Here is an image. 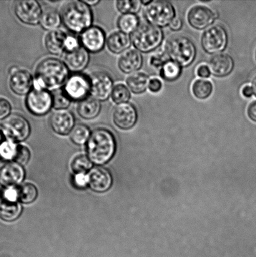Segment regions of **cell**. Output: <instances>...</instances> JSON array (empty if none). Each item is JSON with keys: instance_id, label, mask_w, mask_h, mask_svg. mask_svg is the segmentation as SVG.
Returning <instances> with one entry per match:
<instances>
[{"instance_id": "obj_16", "label": "cell", "mask_w": 256, "mask_h": 257, "mask_svg": "<svg viewBox=\"0 0 256 257\" xmlns=\"http://www.w3.org/2000/svg\"><path fill=\"white\" fill-rule=\"evenodd\" d=\"M34 77L26 69H18L10 75L9 87L14 94L25 96L34 89Z\"/></svg>"}, {"instance_id": "obj_26", "label": "cell", "mask_w": 256, "mask_h": 257, "mask_svg": "<svg viewBox=\"0 0 256 257\" xmlns=\"http://www.w3.org/2000/svg\"><path fill=\"white\" fill-rule=\"evenodd\" d=\"M149 81V75L143 72H135L127 77L126 84L130 91L139 95L147 91Z\"/></svg>"}, {"instance_id": "obj_18", "label": "cell", "mask_w": 256, "mask_h": 257, "mask_svg": "<svg viewBox=\"0 0 256 257\" xmlns=\"http://www.w3.org/2000/svg\"><path fill=\"white\" fill-rule=\"evenodd\" d=\"M50 126L59 135H67L75 126V118L69 110H59L54 113L49 119Z\"/></svg>"}, {"instance_id": "obj_20", "label": "cell", "mask_w": 256, "mask_h": 257, "mask_svg": "<svg viewBox=\"0 0 256 257\" xmlns=\"http://www.w3.org/2000/svg\"><path fill=\"white\" fill-rule=\"evenodd\" d=\"M88 184L95 192L103 193L111 187L112 178L109 171L104 168L92 169L87 175Z\"/></svg>"}, {"instance_id": "obj_10", "label": "cell", "mask_w": 256, "mask_h": 257, "mask_svg": "<svg viewBox=\"0 0 256 257\" xmlns=\"http://www.w3.org/2000/svg\"><path fill=\"white\" fill-rule=\"evenodd\" d=\"M1 130L5 137L12 142H21L29 137L31 127L26 118L22 115L14 114L5 119L1 124Z\"/></svg>"}, {"instance_id": "obj_1", "label": "cell", "mask_w": 256, "mask_h": 257, "mask_svg": "<svg viewBox=\"0 0 256 257\" xmlns=\"http://www.w3.org/2000/svg\"><path fill=\"white\" fill-rule=\"evenodd\" d=\"M70 75L64 61L57 58H46L39 63L35 69L34 88L54 92L64 87Z\"/></svg>"}, {"instance_id": "obj_34", "label": "cell", "mask_w": 256, "mask_h": 257, "mask_svg": "<svg viewBox=\"0 0 256 257\" xmlns=\"http://www.w3.org/2000/svg\"><path fill=\"white\" fill-rule=\"evenodd\" d=\"M37 195V188L32 184H25L17 190L18 198L23 203L29 204L34 202Z\"/></svg>"}, {"instance_id": "obj_49", "label": "cell", "mask_w": 256, "mask_h": 257, "mask_svg": "<svg viewBox=\"0 0 256 257\" xmlns=\"http://www.w3.org/2000/svg\"><path fill=\"white\" fill-rule=\"evenodd\" d=\"M84 2L89 7L95 6L100 3L99 0H84Z\"/></svg>"}, {"instance_id": "obj_22", "label": "cell", "mask_w": 256, "mask_h": 257, "mask_svg": "<svg viewBox=\"0 0 256 257\" xmlns=\"http://www.w3.org/2000/svg\"><path fill=\"white\" fill-rule=\"evenodd\" d=\"M90 59L89 52L81 46L74 51L65 53L64 62L73 73H80L86 69Z\"/></svg>"}, {"instance_id": "obj_4", "label": "cell", "mask_w": 256, "mask_h": 257, "mask_svg": "<svg viewBox=\"0 0 256 257\" xmlns=\"http://www.w3.org/2000/svg\"><path fill=\"white\" fill-rule=\"evenodd\" d=\"M168 59L177 63L182 67H188L195 61L197 47L194 42L185 36H178L168 40L165 47Z\"/></svg>"}, {"instance_id": "obj_42", "label": "cell", "mask_w": 256, "mask_h": 257, "mask_svg": "<svg viewBox=\"0 0 256 257\" xmlns=\"http://www.w3.org/2000/svg\"><path fill=\"white\" fill-rule=\"evenodd\" d=\"M165 55L156 54L152 55L150 59V65L155 68H161L162 65L169 60L167 58V55Z\"/></svg>"}, {"instance_id": "obj_48", "label": "cell", "mask_w": 256, "mask_h": 257, "mask_svg": "<svg viewBox=\"0 0 256 257\" xmlns=\"http://www.w3.org/2000/svg\"><path fill=\"white\" fill-rule=\"evenodd\" d=\"M242 94L245 98H251L254 94L251 85H245L242 89Z\"/></svg>"}, {"instance_id": "obj_40", "label": "cell", "mask_w": 256, "mask_h": 257, "mask_svg": "<svg viewBox=\"0 0 256 257\" xmlns=\"http://www.w3.org/2000/svg\"><path fill=\"white\" fill-rule=\"evenodd\" d=\"M12 105L9 100L0 97V120L6 119L11 114Z\"/></svg>"}, {"instance_id": "obj_29", "label": "cell", "mask_w": 256, "mask_h": 257, "mask_svg": "<svg viewBox=\"0 0 256 257\" xmlns=\"http://www.w3.org/2000/svg\"><path fill=\"white\" fill-rule=\"evenodd\" d=\"M22 213V206L16 201L5 200L0 204V218L5 221L17 220Z\"/></svg>"}, {"instance_id": "obj_47", "label": "cell", "mask_w": 256, "mask_h": 257, "mask_svg": "<svg viewBox=\"0 0 256 257\" xmlns=\"http://www.w3.org/2000/svg\"><path fill=\"white\" fill-rule=\"evenodd\" d=\"M247 115L252 121L256 122V100L250 103L248 107Z\"/></svg>"}, {"instance_id": "obj_30", "label": "cell", "mask_w": 256, "mask_h": 257, "mask_svg": "<svg viewBox=\"0 0 256 257\" xmlns=\"http://www.w3.org/2000/svg\"><path fill=\"white\" fill-rule=\"evenodd\" d=\"M214 91L212 83L209 80L197 79L193 83L192 92L195 98L199 100H205L211 96Z\"/></svg>"}, {"instance_id": "obj_45", "label": "cell", "mask_w": 256, "mask_h": 257, "mask_svg": "<svg viewBox=\"0 0 256 257\" xmlns=\"http://www.w3.org/2000/svg\"><path fill=\"white\" fill-rule=\"evenodd\" d=\"M75 185L80 188H84L88 184L87 175H84V174H77L74 178Z\"/></svg>"}, {"instance_id": "obj_2", "label": "cell", "mask_w": 256, "mask_h": 257, "mask_svg": "<svg viewBox=\"0 0 256 257\" xmlns=\"http://www.w3.org/2000/svg\"><path fill=\"white\" fill-rule=\"evenodd\" d=\"M87 143L89 158L98 165H104L111 160L116 150L114 135L105 128L93 131Z\"/></svg>"}, {"instance_id": "obj_9", "label": "cell", "mask_w": 256, "mask_h": 257, "mask_svg": "<svg viewBox=\"0 0 256 257\" xmlns=\"http://www.w3.org/2000/svg\"><path fill=\"white\" fill-rule=\"evenodd\" d=\"M25 103L30 114L37 117L44 116L53 108L52 92L34 88L27 95Z\"/></svg>"}, {"instance_id": "obj_39", "label": "cell", "mask_w": 256, "mask_h": 257, "mask_svg": "<svg viewBox=\"0 0 256 257\" xmlns=\"http://www.w3.org/2000/svg\"><path fill=\"white\" fill-rule=\"evenodd\" d=\"M30 157V153L26 146L17 145L16 154L14 160L20 165H25L28 163Z\"/></svg>"}, {"instance_id": "obj_38", "label": "cell", "mask_w": 256, "mask_h": 257, "mask_svg": "<svg viewBox=\"0 0 256 257\" xmlns=\"http://www.w3.org/2000/svg\"><path fill=\"white\" fill-rule=\"evenodd\" d=\"M17 145L11 141H5L0 145V157L4 160H14Z\"/></svg>"}, {"instance_id": "obj_41", "label": "cell", "mask_w": 256, "mask_h": 257, "mask_svg": "<svg viewBox=\"0 0 256 257\" xmlns=\"http://www.w3.org/2000/svg\"><path fill=\"white\" fill-rule=\"evenodd\" d=\"M80 45L79 39L74 35H68L66 41L65 45V52L69 53L74 51V50L79 49Z\"/></svg>"}, {"instance_id": "obj_46", "label": "cell", "mask_w": 256, "mask_h": 257, "mask_svg": "<svg viewBox=\"0 0 256 257\" xmlns=\"http://www.w3.org/2000/svg\"><path fill=\"white\" fill-rule=\"evenodd\" d=\"M182 27L183 22L180 18H175L169 25L170 30L174 32L180 31L182 29Z\"/></svg>"}, {"instance_id": "obj_50", "label": "cell", "mask_w": 256, "mask_h": 257, "mask_svg": "<svg viewBox=\"0 0 256 257\" xmlns=\"http://www.w3.org/2000/svg\"><path fill=\"white\" fill-rule=\"evenodd\" d=\"M251 87L252 88L253 92H254V94L255 96H256V76L252 80Z\"/></svg>"}, {"instance_id": "obj_7", "label": "cell", "mask_w": 256, "mask_h": 257, "mask_svg": "<svg viewBox=\"0 0 256 257\" xmlns=\"http://www.w3.org/2000/svg\"><path fill=\"white\" fill-rule=\"evenodd\" d=\"M229 44V35L226 29L217 24L208 28L201 37L202 49L208 54H217L224 52Z\"/></svg>"}, {"instance_id": "obj_14", "label": "cell", "mask_w": 256, "mask_h": 257, "mask_svg": "<svg viewBox=\"0 0 256 257\" xmlns=\"http://www.w3.org/2000/svg\"><path fill=\"white\" fill-rule=\"evenodd\" d=\"M113 121L117 127L129 130L136 125L139 119L137 108L131 103L117 105L112 114Z\"/></svg>"}, {"instance_id": "obj_37", "label": "cell", "mask_w": 256, "mask_h": 257, "mask_svg": "<svg viewBox=\"0 0 256 257\" xmlns=\"http://www.w3.org/2000/svg\"><path fill=\"white\" fill-rule=\"evenodd\" d=\"M91 161L87 156H79L73 161L72 168L77 174H84L92 168Z\"/></svg>"}, {"instance_id": "obj_23", "label": "cell", "mask_w": 256, "mask_h": 257, "mask_svg": "<svg viewBox=\"0 0 256 257\" xmlns=\"http://www.w3.org/2000/svg\"><path fill=\"white\" fill-rule=\"evenodd\" d=\"M67 36L66 33L59 29L48 33L44 40L45 47L48 52L54 55H60L65 52Z\"/></svg>"}, {"instance_id": "obj_6", "label": "cell", "mask_w": 256, "mask_h": 257, "mask_svg": "<svg viewBox=\"0 0 256 257\" xmlns=\"http://www.w3.org/2000/svg\"><path fill=\"white\" fill-rule=\"evenodd\" d=\"M144 15L148 24L162 29L169 26L176 18V10L169 1L155 0L146 6Z\"/></svg>"}, {"instance_id": "obj_36", "label": "cell", "mask_w": 256, "mask_h": 257, "mask_svg": "<svg viewBox=\"0 0 256 257\" xmlns=\"http://www.w3.org/2000/svg\"><path fill=\"white\" fill-rule=\"evenodd\" d=\"M141 7V2L138 0H125L116 2L117 9L122 14H137L140 12Z\"/></svg>"}, {"instance_id": "obj_33", "label": "cell", "mask_w": 256, "mask_h": 257, "mask_svg": "<svg viewBox=\"0 0 256 257\" xmlns=\"http://www.w3.org/2000/svg\"><path fill=\"white\" fill-rule=\"evenodd\" d=\"M113 102L117 105L126 104L131 99V94L127 85L123 84L115 85L111 95Z\"/></svg>"}, {"instance_id": "obj_43", "label": "cell", "mask_w": 256, "mask_h": 257, "mask_svg": "<svg viewBox=\"0 0 256 257\" xmlns=\"http://www.w3.org/2000/svg\"><path fill=\"white\" fill-rule=\"evenodd\" d=\"M162 87L163 84L161 80L158 79V78L154 77L150 79L148 89H149L150 92L156 94V93H159L161 91Z\"/></svg>"}, {"instance_id": "obj_52", "label": "cell", "mask_w": 256, "mask_h": 257, "mask_svg": "<svg viewBox=\"0 0 256 257\" xmlns=\"http://www.w3.org/2000/svg\"><path fill=\"white\" fill-rule=\"evenodd\" d=\"M141 4L142 5H145V6H147L149 4H151L152 0H148V1H145V0H142Z\"/></svg>"}, {"instance_id": "obj_24", "label": "cell", "mask_w": 256, "mask_h": 257, "mask_svg": "<svg viewBox=\"0 0 256 257\" xmlns=\"http://www.w3.org/2000/svg\"><path fill=\"white\" fill-rule=\"evenodd\" d=\"M107 46L110 52L120 54L126 52L132 45L129 35L121 31L112 33L107 40Z\"/></svg>"}, {"instance_id": "obj_21", "label": "cell", "mask_w": 256, "mask_h": 257, "mask_svg": "<svg viewBox=\"0 0 256 257\" xmlns=\"http://www.w3.org/2000/svg\"><path fill=\"white\" fill-rule=\"evenodd\" d=\"M144 64V57L142 53L136 49H130L123 53L118 61V66L125 74H132L137 72Z\"/></svg>"}, {"instance_id": "obj_13", "label": "cell", "mask_w": 256, "mask_h": 257, "mask_svg": "<svg viewBox=\"0 0 256 257\" xmlns=\"http://www.w3.org/2000/svg\"><path fill=\"white\" fill-rule=\"evenodd\" d=\"M80 45L89 53H99L104 49L106 44V35L101 27L92 25L80 34Z\"/></svg>"}, {"instance_id": "obj_27", "label": "cell", "mask_w": 256, "mask_h": 257, "mask_svg": "<svg viewBox=\"0 0 256 257\" xmlns=\"http://www.w3.org/2000/svg\"><path fill=\"white\" fill-rule=\"evenodd\" d=\"M182 71L183 67L177 63L169 59L160 68L159 76L165 81L173 82L181 77Z\"/></svg>"}, {"instance_id": "obj_5", "label": "cell", "mask_w": 256, "mask_h": 257, "mask_svg": "<svg viewBox=\"0 0 256 257\" xmlns=\"http://www.w3.org/2000/svg\"><path fill=\"white\" fill-rule=\"evenodd\" d=\"M130 39L135 49L140 53L148 54L162 45L164 40V32L161 28L144 24L132 33Z\"/></svg>"}, {"instance_id": "obj_32", "label": "cell", "mask_w": 256, "mask_h": 257, "mask_svg": "<svg viewBox=\"0 0 256 257\" xmlns=\"http://www.w3.org/2000/svg\"><path fill=\"white\" fill-rule=\"evenodd\" d=\"M91 132L89 127L84 124L75 125L70 133V139L77 145H83L88 142Z\"/></svg>"}, {"instance_id": "obj_35", "label": "cell", "mask_w": 256, "mask_h": 257, "mask_svg": "<svg viewBox=\"0 0 256 257\" xmlns=\"http://www.w3.org/2000/svg\"><path fill=\"white\" fill-rule=\"evenodd\" d=\"M53 97V108L57 111L65 110L70 106L71 100L65 95L62 89L52 92Z\"/></svg>"}, {"instance_id": "obj_11", "label": "cell", "mask_w": 256, "mask_h": 257, "mask_svg": "<svg viewBox=\"0 0 256 257\" xmlns=\"http://www.w3.org/2000/svg\"><path fill=\"white\" fill-rule=\"evenodd\" d=\"M14 11L19 21L31 26L40 24L44 13L41 5L36 0H20L15 2Z\"/></svg>"}, {"instance_id": "obj_53", "label": "cell", "mask_w": 256, "mask_h": 257, "mask_svg": "<svg viewBox=\"0 0 256 257\" xmlns=\"http://www.w3.org/2000/svg\"><path fill=\"white\" fill-rule=\"evenodd\" d=\"M255 59H256V50H255Z\"/></svg>"}, {"instance_id": "obj_8", "label": "cell", "mask_w": 256, "mask_h": 257, "mask_svg": "<svg viewBox=\"0 0 256 257\" xmlns=\"http://www.w3.org/2000/svg\"><path fill=\"white\" fill-rule=\"evenodd\" d=\"M63 91L72 102H80L90 97L91 82L89 75L72 73L62 87Z\"/></svg>"}, {"instance_id": "obj_19", "label": "cell", "mask_w": 256, "mask_h": 257, "mask_svg": "<svg viewBox=\"0 0 256 257\" xmlns=\"http://www.w3.org/2000/svg\"><path fill=\"white\" fill-rule=\"evenodd\" d=\"M24 176V168L20 164L7 163L0 169V185L7 188L14 187L22 182Z\"/></svg>"}, {"instance_id": "obj_25", "label": "cell", "mask_w": 256, "mask_h": 257, "mask_svg": "<svg viewBox=\"0 0 256 257\" xmlns=\"http://www.w3.org/2000/svg\"><path fill=\"white\" fill-rule=\"evenodd\" d=\"M101 104L99 100L89 97L78 104V115L85 120H92L99 116L101 111Z\"/></svg>"}, {"instance_id": "obj_17", "label": "cell", "mask_w": 256, "mask_h": 257, "mask_svg": "<svg viewBox=\"0 0 256 257\" xmlns=\"http://www.w3.org/2000/svg\"><path fill=\"white\" fill-rule=\"evenodd\" d=\"M208 66L214 77L223 78L227 77L233 72L235 61L231 55L220 53L210 58Z\"/></svg>"}, {"instance_id": "obj_44", "label": "cell", "mask_w": 256, "mask_h": 257, "mask_svg": "<svg viewBox=\"0 0 256 257\" xmlns=\"http://www.w3.org/2000/svg\"><path fill=\"white\" fill-rule=\"evenodd\" d=\"M196 74L198 77L202 79H208L211 76V72L208 65L202 64L197 67Z\"/></svg>"}, {"instance_id": "obj_3", "label": "cell", "mask_w": 256, "mask_h": 257, "mask_svg": "<svg viewBox=\"0 0 256 257\" xmlns=\"http://www.w3.org/2000/svg\"><path fill=\"white\" fill-rule=\"evenodd\" d=\"M60 14L65 27L74 34H82L92 26L94 21L91 8L80 0L65 3Z\"/></svg>"}, {"instance_id": "obj_51", "label": "cell", "mask_w": 256, "mask_h": 257, "mask_svg": "<svg viewBox=\"0 0 256 257\" xmlns=\"http://www.w3.org/2000/svg\"><path fill=\"white\" fill-rule=\"evenodd\" d=\"M5 138H6V137H5L4 132H3V131L0 128V145L5 141Z\"/></svg>"}, {"instance_id": "obj_15", "label": "cell", "mask_w": 256, "mask_h": 257, "mask_svg": "<svg viewBox=\"0 0 256 257\" xmlns=\"http://www.w3.org/2000/svg\"><path fill=\"white\" fill-rule=\"evenodd\" d=\"M216 20V15L210 8L197 5L190 8L187 14V21L196 30H204L212 25Z\"/></svg>"}, {"instance_id": "obj_31", "label": "cell", "mask_w": 256, "mask_h": 257, "mask_svg": "<svg viewBox=\"0 0 256 257\" xmlns=\"http://www.w3.org/2000/svg\"><path fill=\"white\" fill-rule=\"evenodd\" d=\"M117 24L120 31L132 34L140 26L139 17L136 14H122L118 19Z\"/></svg>"}, {"instance_id": "obj_12", "label": "cell", "mask_w": 256, "mask_h": 257, "mask_svg": "<svg viewBox=\"0 0 256 257\" xmlns=\"http://www.w3.org/2000/svg\"><path fill=\"white\" fill-rule=\"evenodd\" d=\"M91 82L90 97L105 102L111 97L115 85L111 76L106 72L96 71L89 75Z\"/></svg>"}, {"instance_id": "obj_28", "label": "cell", "mask_w": 256, "mask_h": 257, "mask_svg": "<svg viewBox=\"0 0 256 257\" xmlns=\"http://www.w3.org/2000/svg\"><path fill=\"white\" fill-rule=\"evenodd\" d=\"M62 23V19L60 13L56 10L49 9L43 13L40 25L43 29L50 32L59 29Z\"/></svg>"}]
</instances>
